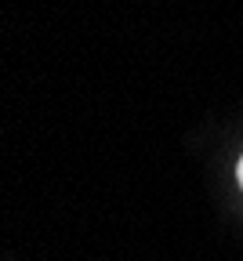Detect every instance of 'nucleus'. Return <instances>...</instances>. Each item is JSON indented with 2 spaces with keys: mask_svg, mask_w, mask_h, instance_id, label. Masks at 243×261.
Instances as JSON below:
<instances>
[{
  "mask_svg": "<svg viewBox=\"0 0 243 261\" xmlns=\"http://www.w3.org/2000/svg\"><path fill=\"white\" fill-rule=\"evenodd\" d=\"M239 185H243V160H239Z\"/></svg>",
  "mask_w": 243,
  "mask_h": 261,
  "instance_id": "obj_1",
  "label": "nucleus"
}]
</instances>
